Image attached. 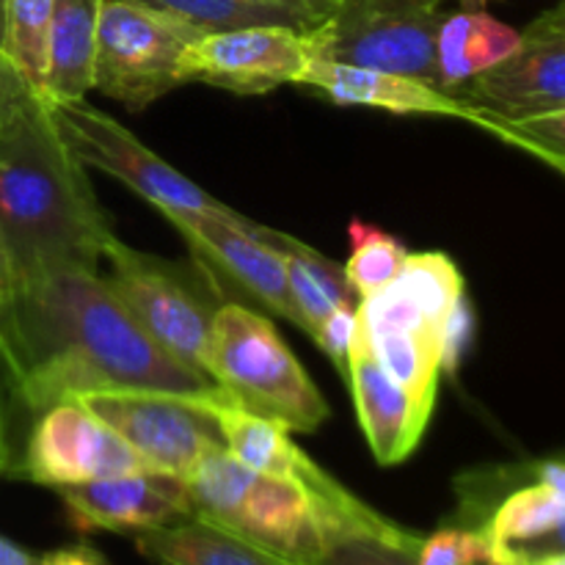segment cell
Here are the masks:
<instances>
[{"mask_svg":"<svg viewBox=\"0 0 565 565\" xmlns=\"http://www.w3.org/2000/svg\"><path fill=\"white\" fill-rule=\"evenodd\" d=\"M397 287L412 298L430 326L439 331L458 298L463 296V276L445 252L406 254L397 274Z\"/></svg>","mask_w":565,"mask_h":565,"instance_id":"cell-25","label":"cell"},{"mask_svg":"<svg viewBox=\"0 0 565 565\" xmlns=\"http://www.w3.org/2000/svg\"><path fill=\"white\" fill-rule=\"evenodd\" d=\"M110 221L50 105L22 86L0 105V243L14 287L58 270H97Z\"/></svg>","mask_w":565,"mask_h":565,"instance_id":"cell-2","label":"cell"},{"mask_svg":"<svg viewBox=\"0 0 565 565\" xmlns=\"http://www.w3.org/2000/svg\"><path fill=\"white\" fill-rule=\"evenodd\" d=\"M565 467L561 458L535 463L530 483L511 486L486 516L480 533L491 565H527L563 552Z\"/></svg>","mask_w":565,"mask_h":565,"instance_id":"cell-15","label":"cell"},{"mask_svg":"<svg viewBox=\"0 0 565 565\" xmlns=\"http://www.w3.org/2000/svg\"><path fill=\"white\" fill-rule=\"evenodd\" d=\"M0 565H39V557L0 535Z\"/></svg>","mask_w":565,"mask_h":565,"instance_id":"cell-33","label":"cell"},{"mask_svg":"<svg viewBox=\"0 0 565 565\" xmlns=\"http://www.w3.org/2000/svg\"><path fill=\"white\" fill-rule=\"evenodd\" d=\"M527 565H565V555H563V552H561V555H546V557H541V561H533Z\"/></svg>","mask_w":565,"mask_h":565,"instance_id":"cell-37","label":"cell"},{"mask_svg":"<svg viewBox=\"0 0 565 565\" xmlns=\"http://www.w3.org/2000/svg\"><path fill=\"white\" fill-rule=\"evenodd\" d=\"M279 254L281 259H285L287 287H290V298L292 303H296L298 318H301V329L307 331L309 337H315V331L320 329V323H323V320L340 307H334V301L326 296V290L315 281V276L309 274L307 265H303L301 259L292 257V254L287 252H279Z\"/></svg>","mask_w":565,"mask_h":565,"instance_id":"cell-29","label":"cell"},{"mask_svg":"<svg viewBox=\"0 0 565 565\" xmlns=\"http://www.w3.org/2000/svg\"><path fill=\"white\" fill-rule=\"evenodd\" d=\"M348 237H351L353 248L342 270H345V279L351 281L359 298L370 296V292L381 290L397 279L408 252L395 235L373 224H364V221H353L348 226Z\"/></svg>","mask_w":565,"mask_h":565,"instance_id":"cell-26","label":"cell"},{"mask_svg":"<svg viewBox=\"0 0 565 565\" xmlns=\"http://www.w3.org/2000/svg\"><path fill=\"white\" fill-rule=\"evenodd\" d=\"M356 342L373 362L417 401L436 406V386L441 375L439 331H359Z\"/></svg>","mask_w":565,"mask_h":565,"instance_id":"cell-22","label":"cell"},{"mask_svg":"<svg viewBox=\"0 0 565 565\" xmlns=\"http://www.w3.org/2000/svg\"><path fill=\"white\" fill-rule=\"evenodd\" d=\"M452 97L502 119L565 110V9L544 11L511 55L452 88Z\"/></svg>","mask_w":565,"mask_h":565,"instance_id":"cell-11","label":"cell"},{"mask_svg":"<svg viewBox=\"0 0 565 565\" xmlns=\"http://www.w3.org/2000/svg\"><path fill=\"white\" fill-rule=\"evenodd\" d=\"M33 412L25 403L11 359L0 342V478H22V452Z\"/></svg>","mask_w":565,"mask_h":565,"instance_id":"cell-27","label":"cell"},{"mask_svg":"<svg viewBox=\"0 0 565 565\" xmlns=\"http://www.w3.org/2000/svg\"><path fill=\"white\" fill-rule=\"evenodd\" d=\"M136 544L158 565H298L199 516L138 533Z\"/></svg>","mask_w":565,"mask_h":565,"instance_id":"cell-19","label":"cell"},{"mask_svg":"<svg viewBox=\"0 0 565 565\" xmlns=\"http://www.w3.org/2000/svg\"><path fill=\"white\" fill-rule=\"evenodd\" d=\"M207 397L166 395V392H88L77 401L97 414L130 445L143 469L185 480L199 458L215 445H224Z\"/></svg>","mask_w":565,"mask_h":565,"instance_id":"cell-8","label":"cell"},{"mask_svg":"<svg viewBox=\"0 0 565 565\" xmlns=\"http://www.w3.org/2000/svg\"><path fill=\"white\" fill-rule=\"evenodd\" d=\"M475 337V309L469 303L467 296H461L456 301V307L447 312V318L439 326V359L441 370L447 373H456L461 367L463 356H467L469 345H472Z\"/></svg>","mask_w":565,"mask_h":565,"instance_id":"cell-30","label":"cell"},{"mask_svg":"<svg viewBox=\"0 0 565 565\" xmlns=\"http://www.w3.org/2000/svg\"><path fill=\"white\" fill-rule=\"evenodd\" d=\"M270 3H285V6H296V9L312 11V14H318L320 20H323V17L329 14L331 9H334V6H337V0H270Z\"/></svg>","mask_w":565,"mask_h":565,"instance_id":"cell-36","label":"cell"},{"mask_svg":"<svg viewBox=\"0 0 565 565\" xmlns=\"http://www.w3.org/2000/svg\"><path fill=\"white\" fill-rule=\"evenodd\" d=\"M320 351L331 359L340 375H348V353H351L353 340H356V309H334L329 318L320 323L312 337Z\"/></svg>","mask_w":565,"mask_h":565,"instance_id":"cell-31","label":"cell"},{"mask_svg":"<svg viewBox=\"0 0 565 565\" xmlns=\"http://www.w3.org/2000/svg\"><path fill=\"white\" fill-rule=\"evenodd\" d=\"M202 31L138 0H97L92 88L141 110L182 86L180 61Z\"/></svg>","mask_w":565,"mask_h":565,"instance_id":"cell-6","label":"cell"},{"mask_svg":"<svg viewBox=\"0 0 565 565\" xmlns=\"http://www.w3.org/2000/svg\"><path fill=\"white\" fill-rule=\"evenodd\" d=\"M3 11H6V0H0V50H3Z\"/></svg>","mask_w":565,"mask_h":565,"instance_id":"cell-38","label":"cell"},{"mask_svg":"<svg viewBox=\"0 0 565 565\" xmlns=\"http://www.w3.org/2000/svg\"><path fill=\"white\" fill-rule=\"evenodd\" d=\"M22 86H25V83L20 81L14 66L9 64V58H6L3 50H0V105H3L9 97H14Z\"/></svg>","mask_w":565,"mask_h":565,"instance_id":"cell-34","label":"cell"},{"mask_svg":"<svg viewBox=\"0 0 565 565\" xmlns=\"http://www.w3.org/2000/svg\"><path fill=\"white\" fill-rule=\"evenodd\" d=\"M58 494L72 527L81 533L108 530L138 535L193 516L185 483L149 469L92 483L61 486Z\"/></svg>","mask_w":565,"mask_h":565,"instance_id":"cell-14","label":"cell"},{"mask_svg":"<svg viewBox=\"0 0 565 565\" xmlns=\"http://www.w3.org/2000/svg\"><path fill=\"white\" fill-rule=\"evenodd\" d=\"M348 384L353 390L359 425L364 430L373 458L381 467L403 463L423 439L434 406L408 395L397 381H392L367 351L353 340L348 353Z\"/></svg>","mask_w":565,"mask_h":565,"instance_id":"cell-16","label":"cell"},{"mask_svg":"<svg viewBox=\"0 0 565 565\" xmlns=\"http://www.w3.org/2000/svg\"><path fill=\"white\" fill-rule=\"evenodd\" d=\"M50 114H53L55 130L83 166H94L121 180L138 196L154 204L160 213H171V210L174 213H232L226 204L180 174L147 143L138 141L127 127H121V121L88 105L86 99L55 103L50 105Z\"/></svg>","mask_w":565,"mask_h":565,"instance_id":"cell-9","label":"cell"},{"mask_svg":"<svg viewBox=\"0 0 565 565\" xmlns=\"http://www.w3.org/2000/svg\"><path fill=\"white\" fill-rule=\"evenodd\" d=\"M467 6H475V3H486V0H463Z\"/></svg>","mask_w":565,"mask_h":565,"instance_id":"cell-39","label":"cell"},{"mask_svg":"<svg viewBox=\"0 0 565 565\" xmlns=\"http://www.w3.org/2000/svg\"><path fill=\"white\" fill-rule=\"evenodd\" d=\"M53 0H6L3 55L20 81L44 99L47 77V39Z\"/></svg>","mask_w":565,"mask_h":565,"instance_id":"cell-24","label":"cell"},{"mask_svg":"<svg viewBox=\"0 0 565 565\" xmlns=\"http://www.w3.org/2000/svg\"><path fill=\"white\" fill-rule=\"evenodd\" d=\"M315 58L312 33L285 25H252L202 33L180 61L182 83H204L232 94H268L298 86Z\"/></svg>","mask_w":565,"mask_h":565,"instance_id":"cell-10","label":"cell"},{"mask_svg":"<svg viewBox=\"0 0 565 565\" xmlns=\"http://www.w3.org/2000/svg\"><path fill=\"white\" fill-rule=\"evenodd\" d=\"M97 274L130 318L182 367L204 373V345L215 307L166 259L110 237Z\"/></svg>","mask_w":565,"mask_h":565,"instance_id":"cell-7","label":"cell"},{"mask_svg":"<svg viewBox=\"0 0 565 565\" xmlns=\"http://www.w3.org/2000/svg\"><path fill=\"white\" fill-rule=\"evenodd\" d=\"M298 86L337 105H362V108H381L390 114L456 116V119L480 125V110L447 94L445 88H436L417 77L364 70V66L340 64V61L312 58Z\"/></svg>","mask_w":565,"mask_h":565,"instance_id":"cell-17","label":"cell"},{"mask_svg":"<svg viewBox=\"0 0 565 565\" xmlns=\"http://www.w3.org/2000/svg\"><path fill=\"white\" fill-rule=\"evenodd\" d=\"M169 224L185 235L188 246L196 254L199 265L210 270V276L224 279L237 287L246 298L259 301L270 312L281 315L292 326L301 329V318L287 287V268L279 252L259 243L241 226L246 215L218 213H160Z\"/></svg>","mask_w":565,"mask_h":565,"instance_id":"cell-13","label":"cell"},{"mask_svg":"<svg viewBox=\"0 0 565 565\" xmlns=\"http://www.w3.org/2000/svg\"><path fill=\"white\" fill-rule=\"evenodd\" d=\"M441 0H337L312 28L315 58L417 77L445 88L436 55Z\"/></svg>","mask_w":565,"mask_h":565,"instance_id":"cell-5","label":"cell"},{"mask_svg":"<svg viewBox=\"0 0 565 565\" xmlns=\"http://www.w3.org/2000/svg\"><path fill=\"white\" fill-rule=\"evenodd\" d=\"M152 9L169 11L202 33L235 31L252 25H285L296 31H312L320 22L312 11L270 0H138Z\"/></svg>","mask_w":565,"mask_h":565,"instance_id":"cell-23","label":"cell"},{"mask_svg":"<svg viewBox=\"0 0 565 565\" xmlns=\"http://www.w3.org/2000/svg\"><path fill=\"white\" fill-rule=\"evenodd\" d=\"M204 373L235 406L312 434L329 419V403L276 326L230 301L215 307L204 345Z\"/></svg>","mask_w":565,"mask_h":565,"instance_id":"cell-3","label":"cell"},{"mask_svg":"<svg viewBox=\"0 0 565 565\" xmlns=\"http://www.w3.org/2000/svg\"><path fill=\"white\" fill-rule=\"evenodd\" d=\"M182 483L193 516L232 530L285 561L298 565L323 561L318 505L296 480L254 472L224 445H215Z\"/></svg>","mask_w":565,"mask_h":565,"instance_id":"cell-4","label":"cell"},{"mask_svg":"<svg viewBox=\"0 0 565 565\" xmlns=\"http://www.w3.org/2000/svg\"><path fill=\"white\" fill-rule=\"evenodd\" d=\"M39 565H108L105 557L97 550L86 544L64 546V550L47 552L44 557H39Z\"/></svg>","mask_w":565,"mask_h":565,"instance_id":"cell-32","label":"cell"},{"mask_svg":"<svg viewBox=\"0 0 565 565\" xmlns=\"http://www.w3.org/2000/svg\"><path fill=\"white\" fill-rule=\"evenodd\" d=\"M519 44V31L478 9L445 14L436 39L439 72L445 92L450 94L458 83L469 81L478 72L511 55Z\"/></svg>","mask_w":565,"mask_h":565,"instance_id":"cell-21","label":"cell"},{"mask_svg":"<svg viewBox=\"0 0 565 565\" xmlns=\"http://www.w3.org/2000/svg\"><path fill=\"white\" fill-rule=\"evenodd\" d=\"M130 472H143V463L130 445L81 401L53 403L33 419L22 452L25 480L61 489Z\"/></svg>","mask_w":565,"mask_h":565,"instance_id":"cell-12","label":"cell"},{"mask_svg":"<svg viewBox=\"0 0 565 565\" xmlns=\"http://www.w3.org/2000/svg\"><path fill=\"white\" fill-rule=\"evenodd\" d=\"M11 292H14V274H11L9 257H6V248L0 243V307L9 301Z\"/></svg>","mask_w":565,"mask_h":565,"instance_id":"cell-35","label":"cell"},{"mask_svg":"<svg viewBox=\"0 0 565 565\" xmlns=\"http://www.w3.org/2000/svg\"><path fill=\"white\" fill-rule=\"evenodd\" d=\"M213 412L224 447L243 467L270 478L296 480L312 497H326L340 489V483L292 441V430L287 425L235 406L224 392L215 395Z\"/></svg>","mask_w":565,"mask_h":565,"instance_id":"cell-18","label":"cell"},{"mask_svg":"<svg viewBox=\"0 0 565 565\" xmlns=\"http://www.w3.org/2000/svg\"><path fill=\"white\" fill-rule=\"evenodd\" d=\"M414 565H491V544L480 530L456 524L419 541Z\"/></svg>","mask_w":565,"mask_h":565,"instance_id":"cell-28","label":"cell"},{"mask_svg":"<svg viewBox=\"0 0 565 565\" xmlns=\"http://www.w3.org/2000/svg\"><path fill=\"white\" fill-rule=\"evenodd\" d=\"M0 342L33 417L88 392L207 397L218 390L158 348L97 270H58L14 287L0 307Z\"/></svg>","mask_w":565,"mask_h":565,"instance_id":"cell-1","label":"cell"},{"mask_svg":"<svg viewBox=\"0 0 565 565\" xmlns=\"http://www.w3.org/2000/svg\"><path fill=\"white\" fill-rule=\"evenodd\" d=\"M97 0H53L44 103H75L92 92Z\"/></svg>","mask_w":565,"mask_h":565,"instance_id":"cell-20","label":"cell"}]
</instances>
